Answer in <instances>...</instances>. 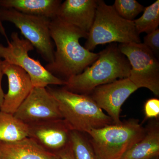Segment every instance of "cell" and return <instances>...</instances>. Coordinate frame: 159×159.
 Returning <instances> with one entry per match:
<instances>
[{
	"mask_svg": "<svg viewBox=\"0 0 159 159\" xmlns=\"http://www.w3.org/2000/svg\"><path fill=\"white\" fill-rule=\"evenodd\" d=\"M50 34L56 46L54 61L45 68L59 78H66L80 74L96 61L99 53L89 51L81 45L79 40L87 38L88 34L57 18L51 20Z\"/></svg>",
	"mask_w": 159,
	"mask_h": 159,
	"instance_id": "6da1fadb",
	"label": "cell"
},
{
	"mask_svg": "<svg viewBox=\"0 0 159 159\" xmlns=\"http://www.w3.org/2000/svg\"><path fill=\"white\" fill-rule=\"evenodd\" d=\"M91 65L70 77L63 88L75 93L89 95L99 86L128 78L131 69L128 59L114 43L99 52V57Z\"/></svg>",
	"mask_w": 159,
	"mask_h": 159,
	"instance_id": "7a4b0ae2",
	"label": "cell"
},
{
	"mask_svg": "<svg viewBox=\"0 0 159 159\" xmlns=\"http://www.w3.org/2000/svg\"><path fill=\"white\" fill-rule=\"evenodd\" d=\"M46 88L57 101L62 119L71 130L87 133L115 124L89 95L75 93L63 88Z\"/></svg>",
	"mask_w": 159,
	"mask_h": 159,
	"instance_id": "3957f363",
	"label": "cell"
},
{
	"mask_svg": "<svg viewBox=\"0 0 159 159\" xmlns=\"http://www.w3.org/2000/svg\"><path fill=\"white\" fill-rule=\"evenodd\" d=\"M146 129L137 119L92 129L87 133L93 149L99 159H121L145 136Z\"/></svg>",
	"mask_w": 159,
	"mask_h": 159,
	"instance_id": "277c9868",
	"label": "cell"
},
{
	"mask_svg": "<svg viewBox=\"0 0 159 159\" xmlns=\"http://www.w3.org/2000/svg\"><path fill=\"white\" fill-rule=\"evenodd\" d=\"M86 39L84 48L90 51L99 45L141 43L134 21L124 19L113 6L102 0H98L95 19Z\"/></svg>",
	"mask_w": 159,
	"mask_h": 159,
	"instance_id": "5b68a950",
	"label": "cell"
},
{
	"mask_svg": "<svg viewBox=\"0 0 159 159\" xmlns=\"http://www.w3.org/2000/svg\"><path fill=\"white\" fill-rule=\"evenodd\" d=\"M11 40L7 41V46L0 43V57L25 71L34 87L66 85L65 80L51 74L39 61L29 56V51L34 50V48L28 40L20 38L17 32L11 33Z\"/></svg>",
	"mask_w": 159,
	"mask_h": 159,
	"instance_id": "8992f818",
	"label": "cell"
},
{
	"mask_svg": "<svg viewBox=\"0 0 159 159\" xmlns=\"http://www.w3.org/2000/svg\"><path fill=\"white\" fill-rule=\"evenodd\" d=\"M0 20L14 24L43 59L48 64L53 62L55 51L50 34L51 19L0 7Z\"/></svg>",
	"mask_w": 159,
	"mask_h": 159,
	"instance_id": "52a82bcc",
	"label": "cell"
},
{
	"mask_svg": "<svg viewBox=\"0 0 159 159\" xmlns=\"http://www.w3.org/2000/svg\"><path fill=\"white\" fill-rule=\"evenodd\" d=\"M131 66L128 78L138 89L145 88L159 96V62L155 55L143 43L118 45Z\"/></svg>",
	"mask_w": 159,
	"mask_h": 159,
	"instance_id": "ba28073f",
	"label": "cell"
},
{
	"mask_svg": "<svg viewBox=\"0 0 159 159\" xmlns=\"http://www.w3.org/2000/svg\"><path fill=\"white\" fill-rule=\"evenodd\" d=\"M14 115L28 125L63 119L56 99L43 87L33 88Z\"/></svg>",
	"mask_w": 159,
	"mask_h": 159,
	"instance_id": "9c48e42d",
	"label": "cell"
},
{
	"mask_svg": "<svg viewBox=\"0 0 159 159\" xmlns=\"http://www.w3.org/2000/svg\"><path fill=\"white\" fill-rule=\"evenodd\" d=\"M138 89L130 80L125 78L99 86L89 96L101 109L107 112L115 124H119L122 122L120 119L121 107Z\"/></svg>",
	"mask_w": 159,
	"mask_h": 159,
	"instance_id": "30bf717a",
	"label": "cell"
},
{
	"mask_svg": "<svg viewBox=\"0 0 159 159\" xmlns=\"http://www.w3.org/2000/svg\"><path fill=\"white\" fill-rule=\"evenodd\" d=\"M28 137L48 151L57 154L70 143L71 130L63 119L28 125Z\"/></svg>",
	"mask_w": 159,
	"mask_h": 159,
	"instance_id": "8fae6325",
	"label": "cell"
},
{
	"mask_svg": "<svg viewBox=\"0 0 159 159\" xmlns=\"http://www.w3.org/2000/svg\"><path fill=\"white\" fill-rule=\"evenodd\" d=\"M1 66L3 74L8 78L9 89L0 110L14 115L34 87L29 74L20 67L5 60Z\"/></svg>",
	"mask_w": 159,
	"mask_h": 159,
	"instance_id": "7c38bea8",
	"label": "cell"
},
{
	"mask_svg": "<svg viewBox=\"0 0 159 159\" xmlns=\"http://www.w3.org/2000/svg\"><path fill=\"white\" fill-rule=\"evenodd\" d=\"M98 0H66L61 3L57 18L88 34L95 19Z\"/></svg>",
	"mask_w": 159,
	"mask_h": 159,
	"instance_id": "4fadbf2b",
	"label": "cell"
},
{
	"mask_svg": "<svg viewBox=\"0 0 159 159\" xmlns=\"http://www.w3.org/2000/svg\"><path fill=\"white\" fill-rule=\"evenodd\" d=\"M0 159H60L57 154L46 150L27 137L14 142H0Z\"/></svg>",
	"mask_w": 159,
	"mask_h": 159,
	"instance_id": "5bb4252c",
	"label": "cell"
},
{
	"mask_svg": "<svg viewBox=\"0 0 159 159\" xmlns=\"http://www.w3.org/2000/svg\"><path fill=\"white\" fill-rule=\"evenodd\" d=\"M61 3V0H0V7L52 20L57 17Z\"/></svg>",
	"mask_w": 159,
	"mask_h": 159,
	"instance_id": "9a60e30c",
	"label": "cell"
},
{
	"mask_svg": "<svg viewBox=\"0 0 159 159\" xmlns=\"http://www.w3.org/2000/svg\"><path fill=\"white\" fill-rule=\"evenodd\" d=\"M141 141L127 151L121 159H152L159 156V122L153 120L145 128Z\"/></svg>",
	"mask_w": 159,
	"mask_h": 159,
	"instance_id": "2e32d148",
	"label": "cell"
},
{
	"mask_svg": "<svg viewBox=\"0 0 159 159\" xmlns=\"http://www.w3.org/2000/svg\"><path fill=\"white\" fill-rule=\"evenodd\" d=\"M29 126L13 114L0 110V142H11L28 137Z\"/></svg>",
	"mask_w": 159,
	"mask_h": 159,
	"instance_id": "e0dca14e",
	"label": "cell"
},
{
	"mask_svg": "<svg viewBox=\"0 0 159 159\" xmlns=\"http://www.w3.org/2000/svg\"><path fill=\"white\" fill-rule=\"evenodd\" d=\"M134 22L136 30L139 35L142 32L149 34L158 29L159 0L148 7H145L142 16L134 20Z\"/></svg>",
	"mask_w": 159,
	"mask_h": 159,
	"instance_id": "ac0fdd59",
	"label": "cell"
},
{
	"mask_svg": "<svg viewBox=\"0 0 159 159\" xmlns=\"http://www.w3.org/2000/svg\"><path fill=\"white\" fill-rule=\"evenodd\" d=\"M70 143L75 159H99L89 140L82 133L71 131Z\"/></svg>",
	"mask_w": 159,
	"mask_h": 159,
	"instance_id": "d6986e66",
	"label": "cell"
},
{
	"mask_svg": "<svg viewBox=\"0 0 159 159\" xmlns=\"http://www.w3.org/2000/svg\"><path fill=\"white\" fill-rule=\"evenodd\" d=\"M113 6L120 16L129 21H134L145 8L135 0H116Z\"/></svg>",
	"mask_w": 159,
	"mask_h": 159,
	"instance_id": "ffe728a7",
	"label": "cell"
},
{
	"mask_svg": "<svg viewBox=\"0 0 159 159\" xmlns=\"http://www.w3.org/2000/svg\"><path fill=\"white\" fill-rule=\"evenodd\" d=\"M145 119H157L159 116V99L151 98L147 100L144 105Z\"/></svg>",
	"mask_w": 159,
	"mask_h": 159,
	"instance_id": "44dd1931",
	"label": "cell"
},
{
	"mask_svg": "<svg viewBox=\"0 0 159 159\" xmlns=\"http://www.w3.org/2000/svg\"><path fill=\"white\" fill-rule=\"evenodd\" d=\"M147 48L153 52L154 55L159 54V29L148 34L144 38V43Z\"/></svg>",
	"mask_w": 159,
	"mask_h": 159,
	"instance_id": "7402d4cb",
	"label": "cell"
},
{
	"mask_svg": "<svg viewBox=\"0 0 159 159\" xmlns=\"http://www.w3.org/2000/svg\"><path fill=\"white\" fill-rule=\"evenodd\" d=\"M57 155L60 159H75L70 143L65 148L58 152Z\"/></svg>",
	"mask_w": 159,
	"mask_h": 159,
	"instance_id": "603a6c76",
	"label": "cell"
},
{
	"mask_svg": "<svg viewBox=\"0 0 159 159\" xmlns=\"http://www.w3.org/2000/svg\"><path fill=\"white\" fill-rule=\"evenodd\" d=\"M2 60L0 57V108L2 105L4 96H5V93L3 92L2 85V80L3 75H4L2 70V66H2Z\"/></svg>",
	"mask_w": 159,
	"mask_h": 159,
	"instance_id": "cb8c5ba5",
	"label": "cell"
},
{
	"mask_svg": "<svg viewBox=\"0 0 159 159\" xmlns=\"http://www.w3.org/2000/svg\"><path fill=\"white\" fill-rule=\"evenodd\" d=\"M2 22L0 20V40H1V33L3 34V35L6 37V39H7V41H8L9 39H8V38L7 37V35H6V31H5V29H4V27L2 25Z\"/></svg>",
	"mask_w": 159,
	"mask_h": 159,
	"instance_id": "d4e9b609",
	"label": "cell"
},
{
	"mask_svg": "<svg viewBox=\"0 0 159 159\" xmlns=\"http://www.w3.org/2000/svg\"><path fill=\"white\" fill-rule=\"evenodd\" d=\"M152 159H159L158 157Z\"/></svg>",
	"mask_w": 159,
	"mask_h": 159,
	"instance_id": "484cf974",
	"label": "cell"
}]
</instances>
